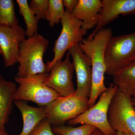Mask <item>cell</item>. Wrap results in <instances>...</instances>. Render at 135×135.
<instances>
[{
    "label": "cell",
    "mask_w": 135,
    "mask_h": 135,
    "mask_svg": "<svg viewBox=\"0 0 135 135\" xmlns=\"http://www.w3.org/2000/svg\"><path fill=\"white\" fill-rule=\"evenodd\" d=\"M112 36L111 28H104L98 32L92 40L83 38L79 44L83 52L91 60L92 83L89 98V108L95 104L100 95L107 88L104 84V75L106 72L105 52L107 45Z\"/></svg>",
    "instance_id": "1"
},
{
    "label": "cell",
    "mask_w": 135,
    "mask_h": 135,
    "mask_svg": "<svg viewBox=\"0 0 135 135\" xmlns=\"http://www.w3.org/2000/svg\"><path fill=\"white\" fill-rule=\"evenodd\" d=\"M49 44L48 40L38 33L28 37L20 43L17 77L27 78L40 74L48 73L43 56Z\"/></svg>",
    "instance_id": "2"
},
{
    "label": "cell",
    "mask_w": 135,
    "mask_h": 135,
    "mask_svg": "<svg viewBox=\"0 0 135 135\" xmlns=\"http://www.w3.org/2000/svg\"><path fill=\"white\" fill-rule=\"evenodd\" d=\"M135 60V32L110 39L105 52L106 73L113 76Z\"/></svg>",
    "instance_id": "3"
},
{
    "label": "cell",
    "mask_w": 135,
    "mask_h": 135,
    "mask_svg": "<svg viewBox=\"0 0 135 135\" xmlns=\"http://www.w3.org/2000/svg\"><path fill=\"white\" fill-rule=\"evenodd\" d=\"M117 89L114 84H111L99 96V99L91 107L76 118L68 122L70 125H89L106 134H116V132L109 124L108 113L109 105Z\"/></svg>",
    "instance_id": "4"
},
{
    "label": "cell",
    "mask_w": 135,
    "mask_h": 135,
    "mask_svg": "<svg viewBox=\"0 0 135 135\" xmlns=\"http://www.w3.org/2000/svg\"><path fill=\"white\" fill-rule=\"evenodd\" d=\"M48 73L40 74L27 78L15 76L18 84L15 94V100L34 102L40 106L46 107L61 97L44 83Z\"/></svg>",
    "instance_id": "5"
},
{
    "label": "cell",
    "mask_w": 135,
    "mask_h": 135,
    "mask_svg": "<svg viewBox=\"0 0 135 135\" xmlns=\"http://www.w3.org/2000/svg\"><path fill=\"white\" fill-rule=\"evenodd\" d=\"M108 119L115 132L135 135V109L131 97L118 88L109 105Z\"/></svg>",
    "instance_id": "6"
},
{
    "label": "cell",
    "mask_w": 135,
    "mask_h": 135,
    "mask_svg": "<svg viewBox=\"0 0 135 135\" xmlns=\"http://www.w3.org/2000/svg\"><path fill=\"white\" fill-rule=\"evenodd\" d=\"M62 28L53 49L54 57L47 62L48 73L55 64L62 60L67 51L72 46L79 44L83 39L87 31L83 29L82 22L73 17L71 13L66 11L60 21Z\"/></svg>",
    "instance_id": "7"
},
{
    "label": "cell",
    "mask_w": 135,
    "mask_h": 135,
    "mask_svg": "<svg viewBox=\"0 0 135 135\" xmlns=\"http://www.w3.org/2000/svg\"><path fill=\"white\" fill-rule=\"evenodd\" d=\"M46 119L51 125L62 126L89 108V99L78 96L75 93L60 97L45 107Z\"/></svg>",
    "instance_id": "8"
},
{
    "label": "cell",
    "mask_w": 135,
    "mask_h": 135,
    "mask_svg": "<svg viewBox=\"0 0 135 135\" xmlns=\"http://www.w3.org/2000/svg\"><path fill=\"white\" fill-rule=\"evenodd\" d=\"M70 54L65 59L56 62L51 68L44 80L47 86L55 91L61 97H66L75 93L73 81V65Z\"/></svg>",
    "instance_id": "9"
},
{
    "label": "cell",
    "mask_w": 135,
    "mask_h": 135,
    "mask_svg": "<svg viewBox=\"0 0 135 135\" xmlns=\"http://www.w3.org/2000/svg\"><path fill=\"white\" fill-rule=\"evenodd\" d=\"M73 59L74 69L77 78L75 94L78 96L89 99L92 88V70L91 60L83 52L79 44L68 51Z\"/></svg>",
    "instance_id": "10"
},
{
    "label": "cell",
    "mask_w": 135,
    "mask_h": 135,
    "mask_svg": "<svg viewBox=\"0 0 135 135\" xmlns=\"http://www.w3.org/2000/svg\"><path fill=\"white\" fill-rule=\"evenodd\" d=\"M25 31L19 25L0 26V46L4 64L10 67L18 62L20 43L26 39Z\"/></svg>",
    "instance_id": "11"
},
{
    "label": "cell",
    "mask_w": 135,
    "mask_h": 135,
    "mask_svg": "<svg viewBox=\"0 0 135 135\" xmlns=\"http://www.w3.org/2000/svg\"><path fill=\"white\" fill-rule=\"evenodd\" d=\"M100 19L87 39L92 40L99 30L116 19L120 15H135V0H102Z\"/></svg>",
    "instance_id": "12"
},
{
    "label": "cell",
    "mask_w": 135,
    "mask_h": 135,
    "mask_svg": "<svg viewBox=\"0 0 135 135\" xmlns=\"http://www.w3.org/2000/svg\"><path fill=\"white\" fill-rule=\"evenodd\" d=\"M102 8L100 0H79L71 14L75 18L82 22L83 29L88 31L97 26Z\"/></svg>",
    "instance_id": "13"
},
{
    "label": "cell",
    "mask_w": 135,
    "mask_h": 135,
    "mask_svg": "<svg viewBox=\"0 0 135 135\" xmlns=\"http://www.w3.org/2000/svg\"><path fill=\"white\" fill-rule=\"evenodd\" d=\"M14 104L19 109L23 118V128L19 135H29L42 121L47 118L45 107H34L16 100Z\"/></svg>",
    "instance_id": "14"
},
{
    "label": "cell",
    "mask_w": 135,
    "mask_h": 135,
    "mask_svg": "<svg viewBox=\"0 0 135 135\" xmlns=\"http://www.w3.org/2000/svg\"><path fill=\"white\" fill-rule=\"evenodd\" d=\"M17 85L0 77V128H5L12 112L15 100Z\"/></svg>",
    "instance_id": "15"
},
{
    "label": "cell",
    "mask_w": 135,
    "mask_h": 135,
    "mask_svg": "<svg viewBox=\"0 0 135 135\" xmlns=\"http://www.w3.org/2000/svg\"><path fill=\"white\" fill-rule=\"evenodd\" d=\"M113 84L124 94L132 97L135 96V60L115 73Z\"/></svg>",
    "instance_id": "16"
},
{
    "label": "cell",
    "mask_w": 135,
    "mask_h": 135,
    "mask_svg": "<svg viewBox=\"0 0 135 135\" xmlns=\"http://www.w3.org/2000/svg\"><path fill=\"white\" fill-rule=\"evenodd\" d=\"M16 2L19 7L20 14L23 17L26 25V36L31 37L37 33L39 20L29 7L27 0H16Z\"/></svg>",
    "instance_id": "17"
},
{
    "label": "cell",
    "mask_w": 135,
    "mask_h": 135,
    "mask_svg": "<svg viewBox=\"0 0 135 135\" xmlns=\"http://www.w3.org/2000/svg\"><path fill=\"white\" fill-rule=\"evenodd\" d=\"M15 9V2L12 0H0V26L18 25Z\"/></svg>",
    "instance_id": "18"
},
{
    "label": "cell",
    "mask_w": 135,
    "mask_h": 135,
    "mask_svg": "<svg viewBox=\"0 0 135 135\" xmlns=\"http://www.w3.org/2000/svg\"><path fill=\"white\" fill-rule=\"evenodd\" d=\"M66 11L62 0H49L48 10L46 20L48 21L51 27L58 24L65 15Z\"/></svg>",
    "instance_id": "19"
},
{
    "label": "cell",
    "mask_w": 135,
    "mask_h": 135,
    "mask_svg": "<svg viewBox=\"0 0 135 135\" xmlns=\"http://www.w3.org/2000/svg\"><path fill=\"white\" fill-rule=\"evenodd\" d=\"M53 133L60 135H90L95 128L89 125L83 124L77 127L60 126L52 128Z\"/></svg>",
    "instance_id": "20"
},
{
    "label": "cell",
    "mask_w": 135,
    "mask_h": 135,
    "mask_svg": "<svg viewBox=\"0 0 135 135\" xmlns=\"http://www.w3.org/2000/svg\"><path fill=\"white\" fill-rule=\"evenodd\" d=\"M29 6L39 20L46 19L49 0H32L30 2Z\"/></svg>",
    "instance_id": "21"
},
{
    "label": "cell",
    "mask_w": 135,
    "mask_h": 135,
    "mask_svg": "<svg viewBox=\"0 0 135 135\" xmlns=\"http://www.w3.org/2000/svg\"><path fill=\"white\" fill-rule=\"evenodd\" d=\"M29 135H60L53 133L51 125L47 119L42 121Z\"/></svg>",
    "instance_id": "22"
},
{
    "label": "cell",
    "mask_w": 135,
    "mask_h": 135,
    "mask_svg": "<svg viewBox=\"0 0 135 135\" xmlns=\"http://www.w3.org/2000/svg\"><path fill=\"white\" fill-rule=\"evenodd\" d=\"M79 0H63L64 7L66 8V11L71 13L77 7Z\"/></svg>",
    "instance_id": "23"
},
{
    "label": "cell",
    "mask_w": 135,
    "mask_h": 135,
    "mask_svg": "<svg viewBox=\"0 0 135 135\" xmlns=\"http://www.w3.org/2000/svg\"><path fill=\"white\" fill-rule=\"evenodd\" d=\"M90 135H109L106 134H105L103 132L99 130V129H97L95 128L93 131V132ZM112 135H116V134Z\"/></svg>",
    "instance_id": "24"
},
{
    "label": "cell",
    "mask_w": 135,
    "mask_h": 135,
    "mask_svg": "<svg viewBox=\"0 0 135 135\" xmlns=\"http://www.w3.org/2000/svg\"><path fill=\"white\" fill-rule=\"evenodd\" d=\"M0 135H8L5 129L0 128Z\"/></svg>",
    "instance_id": "25"
},
{
    "label": "cell",
    "mask_w": 135,
    "mask_h": 135,
    "mask_svg": "<svg viewBox=\"0 0 135 135\" xmlns=\"http://www.w3.org/2000/svg\"><path fill=\"white\" fill-rule=\"evenodd\" d=\"M131 100L135 109V96L131 97Z\"/></svg>",
    "instance_id": "26"
},
{
    "label": "cell",
    "mask_w": 135,
    "mask_h": 135,
    "mask_svg": "<svg viewBox=\"0 0 135 135\" xmlns=\"http://www.w3.org/2000/svg\"><path fill=\"white\" fill-rule=\"evenodd\" d=\"M116 133V135H128L127 134L121 132H117Z\"/></svg>",
    "instance_id": "27"
},
{
    "label": "cell",
    "mask_w": 135,
    "mask_h": 135,
    "mask_svg": "<svg viewBox=\"0 0 135 135\" xmlns=\"http://www.w3.org/2000/svg\"><path fill=\"white\" fill-rule=\"evenodd\" d=\"M0 55H2V51L1 48V46H0Z\"/></svg>",
    "instance_id": "28"
},
{
    "label": "cell",
    "mask_w": 135,
    "mask_h": 135,
    "mask_svg": "<svg viewBox=\"0 0 135 135\" xmlns=\"http://www.w3.org/2000/svg\"><path fill=\"white\" fill-rule=\"evenodd\" d=\"M2 77V75H1V74H0V77Z\"/></svg>",
    "instance_id": "29"
}]
</instances>
